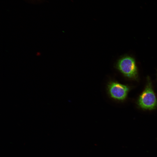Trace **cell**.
<instances>
[{
	"label": "cell",
	"instance_id": "cell-1",
	"mask_svg": "<svg viewBox=\"0 0 157 157\" xmlns=\"http://www.w3.org/2000/svg\"><path fill=\"white\" fill-rule=\"evenodd\" d=\"M137 104L140 108L144 110H152L157 107V98L149 78L144 90L138 98Z\"/></svg>",
	"mask_w": 157,
	"mask_h": 157
},
{
	"label": "cell",
	"instance_id": "cell-3",
	"mask_svg": "<svg viewBox=\"0 0 157 157\" xmlns=\"http://www.w3.org/2000/svg\"><path fill=\"white\" fill-rule=\"evenodd\" d=\"M129 89L128 86L115 81H110L107 85V92L109 96L117 101H122L125 99Z\"/></svg>",
	"mask_w": 157,
	"mask_h": 157
},
{
	"label": "cell",
	"instance_id": "cell-2",
	"mask_svg": "<svg viewBox=\"0 0 157 157\" xmlns=\"http://www.w3.org/2000/svg\"><path fill=\"white\" fill-rule=\"evenodd\" d=\"M116 67L126 77L132 79H137V67L135 61L132 58L128 56L122 58L117 62Z\"/></svg>",
	"mask_w": 157,
	"mask_h": 157
}]
</instances>
